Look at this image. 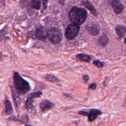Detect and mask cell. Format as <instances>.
Returning a JSON list of instances; mask_svg holds the SVG:
<instances>
[{"instance_id": "obj_1", "label": "cell", "mask_w": 126, "mask_h": 126, "mask_svg": "<svg viewBox=\"0 0 126 126\" xmlns=\"http://www.w3.org/2000/svg\"><path fill=\"white\" fill-rule=\"evenodd\" d=\"M68 18L71 23L80 26L86 21L87 12L83 8L73 6L69 10Z\"/></svg>"}, {"instance_id": "obj_2", "label": "cell", "mask_w": 126, "mask_h": 126, "mask_svg": "<svg viewBox=\"0 0 126 126\" xmlns=\"http://www.w3.org/2000/svg\"><path fill=\"white\" fill-rule=\"evenodd\" d=\"M13 79L14 89L20 95L25 94L31 90L29 82L25 80L17 72H14Z\"/></svg>"}, {"instance_id": "obj_3", "label": "cell", "mask_w": 126, "mask_h": 126, "mask_svg": "<svg viewBox=\"0 0 126 126\" xmlns=\"http://www.w3.org/2000/svg\"><path fill=\"white\" fill-rule=\"evenodd\" d=\"M47 37L49 41L54 45H57L60 43L63 37V34L61 31L57 27H51L48 31Z\"/></svg>"}, {"instance_id": "obj_4", "label": "cell", "mask_w": 126, "mask_h": 126, "mask_svg": "<svg viewBox=\"0 0 126 126\" xmlns=\"http://www.w3.org/2000/svg\"><path fill=\"white\" fill-rule=\"evenodd\" d=\"M80 26L70 24L66 28L65 32V36L68 40H72L74 39L79 34L80 31Z\"/></svg>"}, {"instance_id": "obj_5", "label": "cell", "mask_w": 126, "mask_h": 126, "mask_svg": "<svg viewBox=\"0 0 126 126\" xmlns=\"http://www.w3.org/2000/svg\"><path fill=\"white\" fill-rule=\"evenodd\" d=\"M86 28L88 32L92 35L96 36L98 34L99 32V25L94 22H88L86 26Z\"/></svg>"}, {"instance_id": "obj_6", "label": "cell", "mask_w": 126, "mask_h": 126, "mask_svg": "<svg viewBox=\"0 0 126 126\" xmlns=\"http://www.w3.org/2000/svg\"><path fill=\"white\" fill-rule=\"evenodd\" d=\"M54 103L46 99L42 100L39 104V108L43 113L49 111L54 106Z\"/></svg>"}, {"instance_id": "obj_7", "label": "cell", "mask_w": 126, "mask_h": 126, "mask_svg": "<svg viewBox=\"0 0 126 126\" xmlns=\"http://www.w3.org/2000/svg\"><path fill=\"white\" fill-rule=\"evenodd\" d=\"M7 120L9 121L18 122L21 124L26 125L29 121V118L27 114H25L22 115L20 116H18V117L15 116V115H12L8 118Z\"/></svg>"}, {"instance_id": "obj_8", "label": "cell", "mask_w": 126, "mask_h": 126, "mask_svg": "<svg viewBox=\"0 0 126 126\" xmlns=\"http://www.w3.org/2000/svg\"><path fill=\"white\" fill-rule=\"evenodd\" d=\"M102 114V112L98 109L92 108L88 111L87 116L88 118V121L90 122H93L96 119L98 116Z\"/></svg>"}, {"instance_id": "obj_9", "label": "cell", "mask_w": 126, "mask_h": 126, "mask_svg": "<svg viewBox=\"0 0 126 126\" xmlns=\"http://www.w3.org/2000/svg\"><path fill=\"white\" fill-rule=\"evenodd\" d=\"M111 4L116 14H120L125 8V6L120 0H112L111 2Z\"/></svg>"}, {"instance_id": "obj_10", "label": "cell", "mask_w": 126, "mask_h": 126, "mask_svg": "<svg viewBox=\"0 0 126 126\" xmlns=\"http://www.w3.org/2000/svg\"><path fill=\"white\" fill-rule=\"evenodd\" d=\"M35 36L40 40L44 41L47 37V33L46 32L45 29L43 26L38 27L35 30Z\"/></svg>"}, {"instance_id": "obj_11", "label": "cell", "mask_w": 126, "mask_h": 126, "mask_svg": "<svg viewBox=\"0 0 126 126\" xmlns=\"http://www.w3.org/2000/svg\"><path fill=\"white\" fill-rule=\"evenodd\" d=\"M10 88L11 92V96L13 98V100L14 101V105L15 106V108L18 109V108L19 107V102L20 101V94H18L15 91L14 87L12 86H10Z\"/></svg>"}, {"instance_id": "obj_12", "label": "cell", "mask_w": 126, "mask_h": 126, "mask_svg": "<svg viewBox=\"0 0 126 126\" xmlns=\"http://www.w3.org/2000/svg\"><path fill=\"white\" fill-rule=\"evenodd\" d=\"M82 4L84 5L86 8H87L92 13V14L93 15L95 16H97V13L95 7L89 0H83L82 1Z\"/></svg>"}, {"instance_id": "obj_13", "label": "cell", "mask_w": 126, "mask_h": 126, "mask_svg": "<svg viewBox=\"0 0 126 126\" xmlns=\"http://www.w3.org/2000/svg\"><path fill=\"white\" fill-rule=\"evenodd\" d=\"M4 105L5 107L4 114L6 115H12L13 113V110L10 101L8 99L6 98L4 102Z\"/></svg>"}, {"instance_id": "obj_14", "label": "cell", "mask_w": 126, "mask_h": 126, "mask_svg": "<svg viewBox=\"0 0 126 126\" xmlns=\"http://www.w3.org/2000/svg\"><path fill=\"white\" fill-rule=\"evenodd\" d=\"M34 102V98L28 95L27 98L25 103V108L27 111L33 110L34 109V107L33 104Z\"/></svg>"}, {"instance_id": "obj_15", "label": "cell", "mask_w": 126, "mask_h": 126, "mask_svg": "<svg viewBox=\"0 0 126 126\" xmlns=\"http://www.w3.org/2000/svg\"><path fill=\"white\" fill-rule=\"evenodd\" d=\"M115 31L120 38L124 37L126 33V26L118 25L115 28Z\"/></svg>"}, {"instance_id": "obj_16", "label": "cell", "mask_w": 126, "mask_h": 126, "mask_svg": "<svg viewBox=\"0 0 126 126\" xmlns=\"http://www.w3.org/2000/svg\"><path fill=\"white\" fill-rule=\"evenodd\" d=\"M98 43L102 46H105L109 42V39L105 33H103L98 39Z\"/></svg>"}, {"instance_id": "obj_17", "label": "cell", "mask_w": 126, "mask_h": 126, "mask_svg": "<svg viewBox=\"0 0 126 126\" xmlns=\"http://www.w3.org/2000/svg\"><path fill=\"white\" fill-rule=\"evenodd\" d=\"M44 78L45 80L50 83H57L60 82L59 79L56 77L55 76L50 74H47L44 76Z\"/></svg>"}, {"instance_id": "obj_18", "label": "cell", "mask_w": 126, "mask_h": 126, "mask_svg": "<svg viewBox=\"0 0 126 126\" xmlns=\"http://www.w3.org/2000/svg\"><path fill=\"white\" fill-rule=\"evenodd\" d=\"M76 58L81 61L87 63H89L91 60V57L90 56L87 54H84L82 53L77 54L76 55Z\"/></svg>"}, {"instance_id": "obj_19", "label": "cell", "mask_w": 126, "mask_h": 126, "mask_svg": "<svg viewBox=\"0 0 126 126\" xmlns=\"http://www.w3.org/2000/svg\"><path fill=\"white\" fill-rule=\"evenodd\" d=\"M41 0H31V7L37 10H39L41 8Z\"/></svg>"}, {"instance_id": "obj_20", "label": "cell", "mask_w": 126, "mask_h": 126, "mask_svg": "<svg viewBox=\"0 0 126 126\" xmlns=\"http://www.w3.org/2000/svg\"><path fill=\"white\" fill-rule=\"evenodd\" d=\"M43 93L42 91L38 90L36 92H33L31 93H30L28 95L32 97L33 98H39L41 97V96L42 95Z\"/></svg>"}, {"instance_id": "obj_21", "label": "cell", "mask_w": 126, "mask_h": 126, "mask_svg": "<svg viewBox=\"0 0 126 126\" xmlns=\"http://www.w3.org/2000/svg\"><path fill=\"white\" fill-rule=\"evenodd\" d=\"M93 64L96 66L98 68H100V67H102L104 66V63L100 61L99 60H95L94 61H93Z\"/></svg>"}, {"instance_id": "obj_22", "label": "cell", "mask_w": 126, "mask_h": 126, "mask_svg": "<svg viewBox=\"0 0 126 126\" xmlns=\"http://www.w3.org/2000/svg\"><path fill=\"white\" fill-rule=\"evenodd\" d=\"M97 84L95 83H92L90 84L88 86V89L91 90H94L96 89Z\"/></svg>"}, {"instance_id": "obj_23", "label": "cell", "mask_w": 126, "mask_h": 126, "mask_svg": "<svg viewBox=\"0 0 126 126\" xmlns=\"http://www.w3.org/2000/svg\"><path fill=\"white\" fill-rule=\"evenodd\" d=\"M77 113L79 115H82V116H87V113H88V111L81 110L78 111L77 112Z\"/></svg>"}, {"instance_id": "obj_24", "label": "cell", "mask_w": 126, "mask_h": 126, "mask_svg": "<svg viewBox=\"0 0 126 126\" xmlns=\"http://www.w3.org/2000/svg\"><path fill=\"white\" fill-rule=\"evenodd\" d=\"M43 4V8L44 10H46L47 7V4L48 0H42Z\"/></svg>"}, {"instance_id": "obj_25", "label": "cell", "mask_w": 126, "mask_h": 126, "mask_svg": "<svg viewBox=\"0 0 126 126\" xmlns=\"http://www.w3.org/2000/svg\"><path fill=\"white\" fill-rule=\"evenodd\" d=\"M63 95L65 96V97L67 98H72L73 97V96H72L71 94H68V93H62Z\"/></svg>"}, {"instance_id": "obj_26", "label": "cell", "mask_w": 126, "mask_h": 126, "mask_svg": "<svg viewBox=\"0 0 126 126\" xmlns=\"http://www.w3.org/2000/svg\"><path fill=\"white\" fill-rule=\"evenodd\" d=\"M82 78L85 83H87L89 80V76L88 75H84Z\"/></svg>"}, {"instance_id": "obj_27", "label": "cell", "mask_w": 126, "mask_h": 126, "mask_svg": "<svg viewBox=\"0 0 126 126\" xmlns=\"http://www.w3.org/2000/svg\"><path fill=\"white\" fill-rule=\"evenodd\" d=\"M25 126H34L32 125H29V124H26L25 125Z\"/></svg>"}, {"instance_id": "obj_28", "label": "cell", "mask_w": 126, "mask_h": 126, "mask_svg": "<svg viewBox=\"0 0 126 126\" xmlns=\"http://www.w3.org/2000/svg\"><path fill=\"white\" fill-rule=\"evenodd\" d=\"M125 44H126V37L125 39Z\"/></svg>"}]
</instances>
